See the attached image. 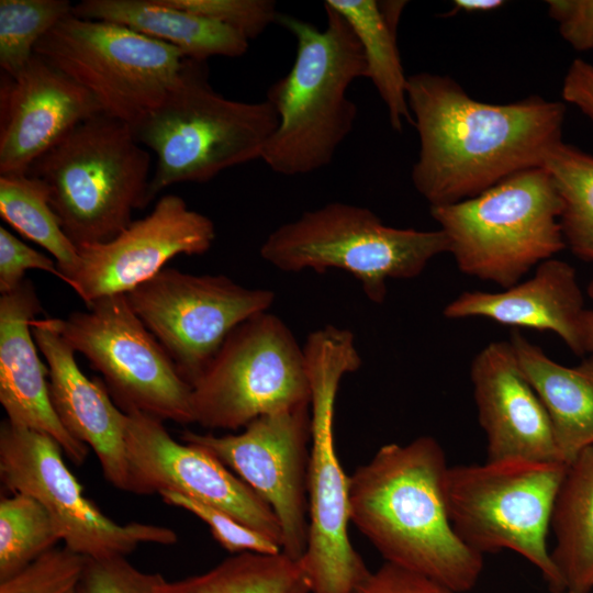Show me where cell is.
<instances>
[{
    "instance_id": "obj_34",
    "label": "cell",
    "mask_w": 593,
    "mask_h": 593,
    "mask_svg": "<svg viewBox=\"0 0 593 593\" xmlns=\"http://www.w3.org/2000/svg\"><path fill=\"white\" fill-rule=\"evenodd\" d=\"M164 3L224 24L245 38H257L278 11L272 0H163Z\"/></svg>"
},
{
    "instance_id": "obj_4",
    "label": "cell",
    "mask_w": 593,
    "mask_h": 593,
    "mask_svg": "<svg viewBox=\"0 0 593 593\" xmlns=\"http://www.w3.org/2000/svg\"><path fill=\"white\" fill-rule=\"evenodd\" d=\"M278 126L267 101L244 102L217 93L209 82L206 61L184 58L165 99L133 132L157 157L148 201L180 182H206L221 171L260 159Z\"/></svg>"
},
{
    "instance_id": "obj_18",
    "label": "cell",
    "mask_w": 593,
    "mask_h": 593,
    "mask_svg": "<svg viewBox=\"0 0 593 593\" xmlns=\"http://www.w3.org/2000/svg\"><path fill=\"white\" fill-rule=\"evenodd\" d=\"M99 113L87 89L34 54L16 76H1L0 175L26 174L75 126Z\"/></svg>"
},
{
    "instance_id": "obj_33",
    "label": "cell",
    "mask_w": 593,
    "mask_h": 593,
    "mask_svg": "<svg viewBox=\"0 0 593 593\" xmlns=\"http://www.w3.org/2000/svg\"><path fill=\"white\" fill-rule=\"evenodd\" d=\"M159 495L165 503L186 510L204 522L214 539L234 555L240 552L277 555L282 552L278 542L212 505L170 491L161 492Z\"/></svg>"
},
{
    "instance_id": "obj_30",
    "label": "cell",
    "mask_w": 593,
    "mask_h": 593,
    "mask_svg": "<svg viewBox=\"0 0 593 593\" xmlns=\"http://www.w3.org/2000/svg\"><path fill=\"white\" fill-rule=\"evenodd\" d=\"M61 540L49 513L24 493L0 501V582L22 572Z\"/></svg>"
},
{
    "instance_id": "obj_10",
    "label": "cell",
    "mask_w": 593,
    "mask_h": 593,
    "mask_svg": "<svg viewBox=\"0 0 593 593\" xmlns=\"http://www.w3.org/2000/svg\"><path fill=\"white\" fill-rule=\"evenodd\" d=\"M311 395L303 348L267 311L238 325L192 384L194 423L244 428L260 416L311 404Z\"/></svg>"
},
{
    "instance_id": "obj_7",
    "label": "cell",
    "mask_w": 593,
    "mask_h": 593,
    "mask_svg": "<svg viewBox=\"0 0 593 593\" xmlns=\"http://www.w3.org/2000/svg\"><path fill=\"white\" fill-rule=\"evenodd\" d=\"M311 383L312 438L307 474L309 535L299 560L311 593H350L370 570L348 535L347 475L335 447V402L340 381L361 357L349 329L326 325L303 347Z\"/></svg>"
},
{
    "instance_id": "obj_25",
    "label": "cell",
    "mask_w": 593,
    "mask_h": 593,
    "mask_svg": "<svg viewBox=\"0 0 593 593\" xmlns=\"http://www.w3.org/2000/svg\"><path fill=\"white\" fill-rule=\"evenodd\" d=\"M349 23L361 45L367 78L387 107L391 127L401 132L412 122L407 76L396 44V30L406 1L326 0Z\"/></svg>"
},
{
    "instance_id": "obj_3",
    "label": "cell",
    "mask_w": 593,
    "mask_h": 593,
    "mask_svg": "<svg viewBox=\"0 0 593 593\" xmlns=\"http://www.w3.org/2000/svg\"><path fill=\"white\" fill-rule=\"evenodd\" d=\"M325 29L279 13L277 23L295 40L290 70L266 93L278 126L261 160L276 174L300 176L328 166L354 128L358 109L348 88L367 78L363 52L347 20L323 3Z\"/></svg>"
},
{
    "instance_id": "obj_15",
    "label": "cell",
    "mask_w": 593,
    "mask_h": 593,
    "mask_svg": "<svg viewBox=\"0 0 593 593\" xmlns=\"http://www.w3.org/2000/svg\"><path fill=\"white\" fill-rule=\"evenodd\" d=\"M310 407L260 416L238 434L184 430L180 435L182 441L220 460L271 508L280 525L282 552L296 561L309 535Z\"/></svg>"
},
{
    "instance_id": "obj_23",
    "label": "cell",
    "mask_w": 593,
    "mask_h": 593,
    "mask_svg": "<svg viewBox=\"0 0 593 593\" xmlns=\"http://www.w3.org/2000/svg\"><path fill=\"white\" fill-rule=\"evenodd\" d=\"M510 343L548 414L561 461L569 465L593 446V355L568 367L518 332Z\"/></svg>"
},
{
    "instance_id": "obj_8",
    "label": "cell",
    "mask_w": 593,
    "mask_h": 593,
    "mask_svg": "<svg viewBox=\"0 0 593 593\" xmlns=\"http://www.w3.org/2000/svg\"><path fill=\"white\" fill-rule=\"evenodd\" d=\"M448 253L445 234L385 225L371 210L332 202L306 211L272 231L260 256L287 272L340 269L361 282L376 304L384 302L390 279H413Z\"/></svg>"
},
{
    "instance_id": "obj_16",
    "label": "cell",
    "mask_w": 593,
    "mask_h": 593,
    "mask_svg": "<svg viewBox=\"0 0 593 593\" xmlns=\"http://www.w3.org/2000/svg\"><path fill=\"white\" fill-rule=\"evenodd\" d=\"M126 415L132 493L186 495L230 514L282 548L280 525L271 508L220 460L174 439L157 417L138 411Z\"/></svg>"
},
{
    "instance_id": "obj_35",
    "label": "cell",
    "mask_w": 593,
    "mask_h": 593,
    "mask_svg": "<svg viewBox=\"0 0 593 593\" xmlns=\"http://www.w3.org/2000/svg\"><path fill=\"white\" fill-rule=\"evenodd\" d=\"M165 578L141 571L126 557L86 558L79 593H157Z\"/></svg>"
},
{
    "instance_id": "obj_14",
    "label": "cell",
    "mask_w": 593,
    "mask_h": 593,
    "mask_svg": "<svg viewBox=\"0 0 593 593\" xmlns=\"http://www.w3.org/2000/svg\"><path fill=\"white\" fill-rule=\"evenodd\" d=\"M126 298L192 387L227 336L269 310L275 292L243 287L224 275L164 268Z\"/></svg>"
},
{
    "instance_id": "obj_19",
    "label": "cell",
    "mask_w": 593,
    "mask_h": 593,
    "mask_svg": "<svg viewBox=\"0 0 593 593\" xmlns=\"http://www.w3.org/2000/svg\"><path fill=\"white\" fill-rule=\"evenodd\" d=\"M470 380L488 460L562 462L548 414L510 340L484 346L472 359Z\"/></svg>"
},
{
    "instance_id": "obj_5",
    "label": "cell",
    "mask_w": 593,
    "mask_h": 593,
    "mask_svg": "<svg viewBox=\"0 0 593 593\" xmlns=\"http://www.w3.org/2000/svg\"><path fill=\"white\" fill-rule=\"evenodd\" d=\"M150 155L127 123L99 113L75 126L26 174L41 179L68 238L105 243L146 206Z\"/></svg>"
},
{
    "instance_id": "obj_40",
    "label": "cell",
    "mask_w": 593,
    "mask_h": 593,
    "mask_svg": "<svg viewBox=\"0 0 593 593\" xmlns=\"http://www.w3.org/2000/svg\"><path fill=\"white\" fill-rule=\"evenodd\" d=\"M504 3L502 0H455L452 2V10L449 13L490 12L501 8Z\"/></svg>"
},
{
    "instance_id": "obj_32",
    "label": "cell",
    "mask_w": 593,
    "mask_h": 593,
    "mask_svg": "<svg viewBox=\"0 0 593 593\" xmlns=\"http://www.w3.org/2000/svg\"><path fill=\"white\" fill-rule=\"evenodd\" d=\"M86 557L54 548L22 572L0 582V593H79Z\"/></svg>"
},
{
    "instance_id": "obj_17",
    "label": "cell",
    "mask_w": 593,
    "mask_h": 593,
    "mask_svg": "<svg viewBox=\"0 0 593 593\" xmlns=\"http://www.w3.org/2000/svg\"><path fill=\"white\" fill-rule=\"evenodd\" d=\"M215 239V225L188 208L176 194H166L145 217L132 221L105 243L78 246L76 268L66 282L86 305L114 294H127L148 281L178 255H202Z\"/></svg>"
},
{
    "instance_id": "obj_27",
    "label": "cell",
    "mask_w": 593,
    "mask_h": 593,
    "mask_svg": "<svg viewBox=\"0 0 593 593\" xmlns=\"http://www.w3.org/2000/svg\"><path fill=\"white\" fill-rule=\"evenodd\" d=\"M157 593H311V588L300 561L283 552H240L203 573L165 579Z\"/></svg>"
},
{
    "instance_id": "obj_11",
    "label": "cell",
    "mask_w": 593,
    "mask_h": 593,
    "mask_svg": "<svg viewBox=\"0 0 593 593\" xmlns=\"http://www.w3.org/2000/svg\"><path fill=\"white\" fill-rule=\"evenodd\" d=\"M34 53L87 89L103 113L132 127L165 99L186 58L175 46L124 25L72 13Z\"/></svg>"
},
{
    "instance_id": "obj_2",
    "label": "cell",
    "mask_w": 593,
    "mask_h": 593,
    "mask_svg": "<svg viewBox=\"0 0 593 593\" xmlns=\"http://www.w3.org/2000/svg\"><path fill=\"white\" fill-rule=\"evenodd\" d=\"M448 468L432 436L381 446L349 475V518L385 562L463 593L475 586L484 562L450 521Z\"/></svg>"
},
{
    "instance_id": "obj_28",
    "label": "cell",
    "mask_w": 593,
    "mask_h": 593,
    "mask_svg": "<svg viewBox=\"0 0 593 593\" xmlns=\"http://www.w3.org/2000/svg\"><path fill=\"white\" fill-rule=\"evenodd\" d=\"M0 215L55 258L61 280L76 268L78 248L65 234L41 179L29 174L0 175Z\"/></svg>"
},
{
    "instance_id": "obj_22",
    "label": "cell",
    "mask_w": 593,
    "mask_h": 593,
    "mask_svg": "<svg viewBox=\"0 0 593 593\" xmlns=\"http://www.w3.org/2000/svg\"><path fill=\"white\" fill-rule=\"evenodd\" d=\"M42 311L31 280L0 296V403L7 419L53 437L75 465L85 462L89 447L60 423L49 398L48 368L41 361L32 323Z\"/></svg>"
},
{
    "instance_id": "obj_24",
    "label": "cell",
    "mask_w": 593,
    "mask_h": 593,
    "mask_svg": "<svg viewBox=\"0 0 593 593\" xmlns=\"http://www.w3.org/2000/svg\"><path fill=\"white\" fill-rule=\"evenodd\" d=\"M72 14L124 25L198 61L212 56L240 57L248 49V40L233 29L163 0H83L74 4Z\"/></svg>"
},
{
    "instance_id": "obj_21",
    "label": "cell",
    "mask_w": 593,
    "mask_h": 593,
    "mask_svg": "<svg viewBox=\"0 0 593 593\" xmlns=\"http://www.w3.org/2000/svg\"><path fill=\"white\" fill-rule=\"evenodd\" d=\"M443 315L551 332L574 354H591L593 312L584 306L574 268L556 258L539 264L532 278L500 292L460 293L446 304Z\"/></svg>"
},
{
    "instance_id": "obj_20",
    "label": "cell",
    "mask_w": 593,
    "mask_h": 593,
    "mask_svg": "<svg viewBox=\"0 0 593 593\" xmlns=\"http://www.w3.org/2000/svg\"><path fill=\"white\" fill-rule=\"evenodd\" d=\"M32 334L48 368L52 405L63 426L91 448L103 475L116 489L132 493L126 455L127 415L110 399L100 381L80 370L75 350L58 332L54 317L35 318Z\"/></svg>"
},
{
    "instance_id": "obj_39",
    "label": "cell",
    "mask_w": 593,
    "mask_h": 593,
    "mask_svg": "<svg viewBox=\"0 0 593 593\" xmlns=\"http://www.w3.org/2000/svg\"><path fill=\"white\" fill-rule=\"evenodd\" d=\"M562 98L593 120V64L574 59L562 83Z\"/></svg>"
},
{
    "instance_id": "obj_1",
    "label": "cell",
    "mask_w": 593,
    "mask_h": 593,
    "mask_svg": "<svg viewBox=\"0 0 593 593\" xmlns=\"http://www.w3.org/2000/svg\"><path fill=\"white\" fill-rule=\"evenodd\" d=\"M419 150L412 182L429 206L472 198L526 169L544 167L562 142L566 107L539 96L511 103L471 98L451 77L407 76Z\"/></svg>"
},
{
    "instance_id": "obj_29",
    "label": "cell",
    "mask_w": 593,
    "mask_h": 593,
    "mask_svg": "<svg viewBox=\"0 0 593 593\" xmlns=\"http://www.w3.org/2000/svg\"><path fill=\"white\" fill-rule=\"evenodd\" d=\"M544 167L562 199L561 227L567 247L593 262V155L561 142Z\"/></svg>"
},
{
    "instance_id": "obj_9",
    "label": "cell",
    "mask_w": 593,
    "mask_h": 593,
    "mask_svg": "<svg viewBox=\"0 0 593 593\" xmlns=\"http://www.w3.org/2000/svg\"><path fill=\"white\" fill-rule=\"evenodd\" d=\"M566 470L560 461L528 459L449 467L445 495L456 533L482 556L503 549L521 555L552 592L566 590L547 545Z\"/></svg>"
},
{
    "instance_id": "obj_36",
    "label": "cell",
    "mask_w": 593,
    "mask_h": 593,
    "mask_svg": "<svg viewBox=\"0 0 593 593\" xmlns=\"http://www.w3.org/2000/svg\"><path fill=\"white\" fill-rule=\"evenodd\" d=\"M31 269L43 270L61 278L57 262L40 253L0 226V292L16 289Z\"/></svg>"
},
{
    "instance_id": "obj_12",
    "label": "cell",
    "mask_w": 593,
    "mask_h": 593,
    "mask_svg": "<svg viewBox=\"0 0 593 593\" xmlns=\"http://www.w3.org/2000/svg\"><path fill=\"white\" fill-rule=\"evenodd\" d=\"M54 318L72 349L99 371L115 404L179 424L194 423L192 387L133 311L126 294L100 298Z\"/></svg>"
},
{
    "instance_id": "obj_31",
    "label": "cell",
    "mask_w": 593,
    "mask_h": 593,
    "mask_svg": "<svg viewBox=\"0 0 593 593\" xmlns=\"http://www.w3.org/2000/svg\"><path fill=\"white\" fill-rule=\"evenodd\" d=\"M68 0H1L0 67L4 75L21 72L37 43L72 13Z\"/></svg>"
},
{
    "instance_id": "obj_6",
    "label": "cell",
    "mask_w": 593,
    "mask_h": 593,
    "mask_svg": "<svg viewBox=\"0 0 593 593\" xmlns=\"http://www.w3.org/2000/svg\"><path fill=\"white\" fill-rule=\"evenodd\" d=\"M429 211L458 269L503 289L567 247L562 199L545 167L519 171L472 198Z\"/></svg>"
},
{
    "instance_id": "obj_26",
    "label": "cell",
    "mask_w": 593,
    "mask_h": 593,
    "mask_svg": "<svg viewBox=\"0 0 593 593\" xmlns=\"http://www.w3.org/2000/svg\"><path fill=\"white\" fill-rule=\"evenodd\" d=\"M551 558L566 590L593 589V446L567 465L551 516Z\"/></svg>"
},
{
    "instance_id": "obj_42",
    "label": "cell",
    "mask_w": 593,
    "mask_h": 593,
    "mask_svg": "<svg viewBox=\"0 0 593 593\" xmlns=\"http://www.w3.org/2000/svg\"><path fill=\"white\" fill-rule=\"evenodd\" d=\"M552 593H578V592L570 591V590H561V591H555Z\"/></svg>"
},
{
    "instance_id": "obj_13",
    "label": "cell",
    "mask_w": 593,
    "mask_h": 593,
    "mask_svg": "<svg viewBox=\"0 0 593 593\" xmlns=\"http://www.w3.org/2000/svg\"><path fill=\"white\" fill-rule=\"evenodd\" d=\"M51 436L13 425L0 426V477L13 493L38 501L49 513L65 547L86 558L123 556L142 544L174 545V529L144 523L119 524L85 496Z\"/></svg>"
},
{
    "instance_id": "obj_41",
    "label": "cell",
    "mask_w": 593,
    "mask_h": 593,
    "mask_svg": "<svg viewBox=\"0 0 593 593\" xmlns=\"http://www.w3.org/2000/svg\"><path fill=\"white\" fill-rule=\"evenodd\" d=\"M588 292L590 298L593 300V280L590 282ZM593 312V311H592ZM591 355H593V321H592V343H591Z\"/></svg>"
},
{
    "instance_id": "obj_37",
    "label": "cell",
    "mask_w": 593,
    "mask_h": 593,
    "mask_svg": "<svg viewBox=\"0 0 593 593\" xmlns=\"http://www.w3.org/2000/svg\"><path fill=\"white\" fill-rule=\"evenodd\" d=\"M350 593H457L445 584L412 570L385 562L369 571Z\"/></svg>"
},
{
    "instance_id": "obj_38",
    "label": "cell",
    "mask_w": 593,
    "mask_h": 593,
    "mask_svg": "<svg viewBox=\"0 0 593 593\" xmlns=\"http://www.w3.org/2000/svg\"><path fill=\"white\" fill-rule=\"evenodd\" d=\"M546 3L562 38L575 51H592L593 0H549Z\"/></svg>"
}]
</instances>
